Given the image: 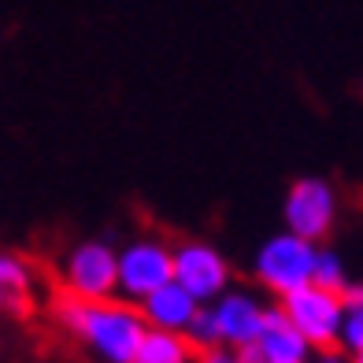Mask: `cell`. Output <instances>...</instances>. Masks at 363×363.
<instances>
[{
    "mask_svg": "<svg viewBox=\"0 0 363 363\" xmlns=\"http://www.w3.org/2000/svg\"><path fill=\"white\" fill-rule=\"evenodd\" d=\"M56 323L86 345L96 363H130L145 337V323L134 304L126 301H74L63 296L52 308Z\"/></svg>",
    "mask_w": 363,
    "mask_h": 363,
    "instance_id": "cell-1",
    "label": "cell"
},
{
    "mask_svg": "<svg viewBox=\"0 0 363 363\" xmlns=\"http://www.w3.org/2000/svg\"><path fill=\"white\" fill-rule=\"evenodd\" d=\"M171 282V245L160 238H138L115 249V301L141 304L148 293Z\"/></svg>",
    "mask_w": 363,
    "mask_h": 363,
    "instance_id": "cell-2",
    "label": "cell"
},
{
    "mask_svg": "<svg viewBox=\"0 0 363 363\" xmlns=\"http://www.w3.org/2000/svg\"><path fill=\"white\" fill-rule=\"evenodd\" d=\"M337 211H341L337 189L319 174H304L286 189V201H282L286 234L301 238L308 245H319L330 238V230L337 223Z\"/></svg>",
    "mask_w": 363,
    "mask_h": 363,
    "instance_id": "cell-3",
    "label": "cell"
},
{
    "mask_svg": "<svg viewBox=\"0 0 363 363\" xmlns=\"http://www.w3.org/2000/svg\"><path fill=\"white\" fill-rule=\"evenodd\" d=\"M230 278H234V271H230L226 256L216 249V245L208 241H182L171 249V282L193 296L196 304H216L219 296L230 289Z\"/></svg>",
    "mask_w": 363,
    "mask_h": 363,
    "instance_id": "cell-4",
    "label": "cell"
},
{
    "mask_svg": "<svg viewBox=\"0 0 363 363\" xmlns=\"http://www.w3.org/2000/svg\"><path fill=\"white\" fill-rule=\"evenodd\" d=\"M315 249L319 245H308L293 234H274L259 245V252L252 259V271L259 278L263 289H271L278 301L296 289L311 286V263H315Z\"/></svg>",
    "mask_w": 363,
    "mask_h": 363,
    "instance_id": "cell-5",
    "label": "cell"
},
{
    "mask_svg": "<svg viewBox=\"0 0 363 363\" xmlns=\"http://www.w3.org/2000/svg\"><path fill=\"white\" fill-rule=\"evenodd\" d=\"M278 308L289 319V326L308 341L311 352H323V349H334L337 345V330L345 319V304L337 293H326L319 286H304V289L282 296Z\"/></svg>",
    "mask_w": 363,
    "mask_h": 363,
    "instance_id": "cell-6",
    "label": "cell"
},
{
    "mask_svg": "<svg viewBox=\"0 0 363 363\" xmlns=\"http://www.w3.org/2000/svg\"><path fill=\"white\" fill-rule=\"evenodd\" d=\"M63 286L74 301H115V245L78 241L63 259Z\"/></svg>",
    "mask_w": 363,
    "mask_h": 363,
    "instance_id": "cell-7",
    "label": "cell"
},
{
    "mask_svg": "<svg viewBox=\"0 0 363 363\" xmlns=\"http://www.w3.org/2000/svg\"><path fill=\"white\" fill-rule=\"evenodd\" d=\"M216 315V330H219V345L223 349H245L252 345L263 323V301L249 289H226L216 304H208Z\"/></svg>",
    "mask_w": 363,
    "mask_h": 363,
    "instance_id": "cell-8",
    "label": "cell"
},
{
    "mask_svg": "<svg viewBox=\"0 0 363 363\" xmlns=\"http://www.w3.org/2000/svg\"><path fill=\"white\" fill-rule=\"evenodd\" d=\"M252 345L259 349L263 363H308L311 359L308 341L289 326V319L282 315L278 304L263 308V323H259V334Z\"/></svg>",
    "mask_w": 363,
    "mask_h": 363,
    "instance_id": "cell-9",
    "label": "cell"
},
{
    "mask_svg": "<svg viewBox=\"0 0 363 363\" xmlns=\"http://www.w3.org/2000/svg\"><path fill=\"white\" fill-rule=\"evenodd\" d=\"M201 308L193 301V296H186L174 282L160 286L156 293H148L145 301L138 304V315L145 323V330H163V334H186V326L193 319V311Z\"/></svg>",
    "mask_w": 363,
    "mask_h": 363,
    "instance_id": "cell-10",
    "label": "cell"
},
{
    "mask_svg": "<svg viewBox=\"0 0 363 363\" xmlns=\"http://www.w3.org/2000/svg\"><path fill=\"white\" fill-rule=\"evenodd\" d=\"M193 345L182 334H163V330H145L138 352L130 363H193Z\"/></svg>",
    "mask_w": 363,
    "mask_h": 363,
    "instance_id": "cell-11",
    "label": "cell"
},
{
    "mask_svg": "<svg viewBox=\"0 0 363 363\" xmlns=\"http://www.w3.org/2000/svg\"><path fill=\"white\" fill-rule=\"evenodd\" d=\"M311 286H319L326 293H341L349 286V267H345V259L337 249H326L319 245L315 249V263H311Z\"/></svg>",
    "mask_w": 363,
    "mask_h": 363,
    "instance_id": "cell-12",
    "label": "cell"
},
{
    "mask_svg": "<svg viewBox=\"0 0 363 363\" xmlns=\"http://www.w3.org/2000/svg\"><path fill=\"white\" fill-rule=\"evenodd\" d=\"M186 337L193 345V352H208V349H219V330H216V315H211V308H196L193 311V319L186 326Z\"/></svg>",
    "mask_w": 363,
    "mask_h": 363,
    "instance_id": "cell-13",
    "label": "cell"
},
{
    "mask_svg": "<svg viewBox=\"0 0 363 363\" xmlns=\"http://www.w3.org/2000/svg\"><path fill=\"white\" fill-rule=\"evenodd\" d=\"M30 286H34V271H30V263L19 259L15 252L0 249V289H4V293H30Z\"/></svg>",
    "mask_w": 363,
    "mask_h": 363,
    "instance_id": "cell-14",
    "label": "cell"
},
{
    "mask_svg": "<svg viewBox=\"0 0 363 363\" xmlns=\"http://www.w3.org/2000/svg\"><path fill=\"white\" fill-rule=\"evenodd\" d=\"M334 349H337V352H345L352 363H359V356H363V308L345 311L341 330H337V345H334Z\"/></svg>",
    "mask_w": 363,
    "mask_h": 363,
    "instance_id": "cell-15",
    "label": "cell"
},
{
    "mask_svg": "<svg viewBox=\"0 0 363 363\" xmlns=\"http://www.w3.org/2000/svg\"><path fill=\"white\" fill-rule=\"evenodd\" d=\"M193 363H241V359H238V352H234V349H223V345H219V349L196 352V356H193Z\"/></svg>",
    "mask_w": 363,
    "mask_h": 363,
    "instance_id": "cell-16",
    "label": "cell"
},
{
    "mask_svg": "<svg viewBox=\"0 0 363 363\" xmlns=\"http://www.w3.org/2000/svg\"><path fill=\"white\" fill-rule=\"evenodd\" d=\"M308 363H352V359L345 352H337V349H323V352H311Z\"/></svg>",
    "mask_w": 363,
    "mask_h": 363,
    "instance_id": "cell-17",
    "label": "cell"
},
{
    "mask_svg": "<svg viewBox=\"0 0 363 363\" xmlns=\"http://www.w3.org/2000/svg\"><path fill=\"white\" fill-rule=\"evenodd\" d=\"M234 352H238V359H241V363H263V356H259L256 345H245V349H234Z\"/></svg>",
    "mask_w": 363,
    "mask_h": 363,
    "instance_id": "cell-18",
    "label": "cell"
},
{
    "mask_svg": "<svg viewBox=\"0 0 363 363\" xmlns=\"http://www.w3.org/2000/svg\"><path fill=\"white\" fill-rule=\"evenodd\" d=\"M4 311H8V293L0 289V315H4Z\"/></svg>",
    "mask_w": 363,
    "mask_h": 363,
    "instance_id": "cell-19",
    "label": "cell"
}]
</instances>
